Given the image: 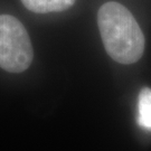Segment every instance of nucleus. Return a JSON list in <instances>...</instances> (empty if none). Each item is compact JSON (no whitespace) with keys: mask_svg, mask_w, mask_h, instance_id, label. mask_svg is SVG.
<instances>
[{"mask_svg":"<svg viewBox=\"0 0 151 151\" xmlns=\"http://www.w3.org/2000/svg\"><path fill=\"white\" fill-rule=\"evenodd\" d=\"M97 24L104 48L121 64H133L145 50V36L133 15L119 2L110 1L100 8Z\"/></svg>","mask_w":151,"mask_h":151,"instance_id":"nucleus-1","label":"nucleus"},{"mask_svg":"<svg viewBox=\"0 0 151 151\" xmlns=\"http://www.w3.org/2000/svg\"><path fill=\"white\" fill-rule=\"evenodd\" d=\"M32 58V45L24 25L10 15H0V67L22 73L30 66Z\"/></svg>","mask_w":151,"mask_h":151,"instance_id":"nucleus-2","label":"nucleus"},{"mask_svg":"<svg viewBox=\"0 0 151 151\" xmlns=\"http://www.w3.org/2000/svg\"><path fill=\"white\" fill-rule=\"evenodd\" d=\"M76 0H22L28 10L36 14H48L67 10Z\"/></svg>","mask_w":151,"mask_h":151,"instance_id":"nucleus-3","label":"nucleus"},{"mask_svg":"<svg viewBox=\"0 0 151 151\" xmlns=\"http://www.w3.org/2000/svg\"><path fill=\"white\" fill-rule=\"evenodd\" d=\"M138 123L141 128L151 130V88L143 87L138 100Z\"/></svg>","mask_w":151,"mask_h":151,"instance_id":"nucleus-4","label":"nucleus"}]
</instances>
